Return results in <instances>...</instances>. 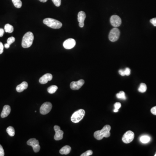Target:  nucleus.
<instances>
[{"label":"nucleus","instance_id":"1","mask_svg":"<svg viewBox=\"0 0 156 156\" xmlns=\"http://www.w3.org/2000/svg\"><path fill=\"white\" fill-rule=\"evenodd\" d=\"M34 39V36L32 33L31 32L26 33L22 39L21 43L22 47L24 48L30 47L32 45Z\"/></svg>","mask_w":156,"mask_h":156},{"label":"nucleus","instance_id":"2","mask_svg":"<svg viewBox=\"0 0 156 156\" xmlns=\"http://www.w3.org/2000/svg\"><path fill=\"white\" fill-rule=\"evenodd\" d=\"M43 22L45 25H47L48 27L53 29H59L62 27V23L51 18H47L43 20Z\"/></svg>","mask_w":156,"mask_h":156},{"label":"nucleus","instance_id":"3","mask_svg":"<svg viewBox=\"0 0 156 156\" xmlns=\"http://www.w3.org/2000/svg\"><path fill=\"white\" fill-rule=\"evenodd\" d=\"M85 115V111L83 109H79L72 114L71 121L74 123H77L83 119Z\"/></svg>","mask_w":156,"mask_h":156},{"label":"nucleus","instance_id":"4","mask_svg":"<svg viewBox=\"0 0 156 156\" xmlns=\"http://www.w3.org/2000/svg\"><path fill=\"white\" fill-rule=\"evenodd\" d=\"M120 35V31L119 29L117 27L113 28L110 31L109 33V39L112 42L116 41L119 39Z\"/></svg>","mask_w":156,"mask_h":156},{"label":"nucleus","instance_id":"5","mask_svg":"<svg viewBox=\"0 0 156 156\" xmlns=\"http://www.w3.org/2000/svg\"><path fill=\"white\" fill-rule=\"evenodd\" d=\"M134 137V133L131 131H128L125 133L122 137V141L125 144H129L132 142Z\"/></svg>","mask_w":156,"mask_h":156},{"label":"nucleus","instance_id":"6","mask_svg":"<svg viewBox=\"0 0 156 156\" xmlns=\"http://www.w3.org/2000/svg\"><path fill=\"white\" fill-rule=\"evenodd\" d=\"M52 108V105L50 102H46L42 105L40 108V113L42 115H46L50 112Z\"/></svg>","mask_w":156,"mask_h":156},{"label":"nucleus","instance_id":"7","mask_svg":"<svg viewBox=\"0 0 156 156\" xmlns=\"http://www.w3.org/2000/svg\"><path fill=\"white\" fill-rule=\"evenodd\" d=\"M111 24L115 27H119L121 24V18L118 15H114L111 17Z\"/></svg>","mask_w":156,"mask_h":156},{"label":"nucleus","instance_id":"8","mask_svg":"<svg viewBox=\"0 0 156 156\" xmlns=\"http://www.w3.org/2000/svg\"><path fill=\"white\" fill-rule=\"evenodd\" d=\"M76 44V42L75 40L72 38H69L66 40L64 42L63 46L65 49L67 50H70L72 49Z\"/></svg>","mask_w":156,"mask_h":156},{"label":"nucleus","instance_id":"9","mask_svg":"<svg viewBox=\"0 0 156 156\" xmlns=\"http://www.w3.org/2000/svg\"><path fill=\"white\" fill-rule=\"evenodd\" d=\"M85 83L84 80H80L77 82L73 81L70 83V88L72 90H76L79 89Z\"/></svg>","mask_w":156,"mask_h":156},{"label":"nucleus","instance_id":"10","mask_svg":"<svg viewBox=\"0 0 156 156\" xmlns=\"http://www.w3.org/2000/svg\"><path fill=\"white\" fill-rule=\"evenodd\" d=\"M86 18V14L83 11H80L78 14V21L79 22V26L81 28L84 26V21Z\"/></svg>","mask_w":156,"mask_h":156},{"label":"nucleus","instance_id":"11","mask_svg":"<svg viewBox=\"0 0 156 156\" xmlns=\"http://www.w3.org/2000/svg\"><path fill=\"white\" fill-rule=\"evenodd\" d=\"M53 79V75L51 74L46 73L43 75L40 78L39 82L42 84H45L48 83V81H51Z\"/></svg>","mask_w":156,"mask_h":156},{"label":"nucleus","instance_id":"12","mask_svg":"<svg viewBox=\"0 0 156 156\" xmlns=\"http://www.w3.org/2000/svg\"><path fill=\"white\" fill-rule=\"evenodd\" d=\"M111 129V127L110 125H105L102 130H100V132L104 137H108L110 136L111 134L110 131Z\"/></svg>","mask_w":156,"mask_h":156},{"label":"nucleus","instance_id":"13","mask_svg":"<svg viewBox=\"0 0 156 156\" xmlns=\"http://www.w3.org/2000/svg\"><path fill=\"white\" fill-rule=\"evenodd\" d=\"M11 108L10 106L8 105H5L3 107V110L1 113V117L2 118H6L10 113Z\"/></svg>","mask_w":156,"mask_h":156},{"label":"nucleus","instance_id":"14","mask_svg":"<svg viewBox=\"0 0 156 156\" xmlns=\"http://www.w3.org/2000/svg\"><path fill=\"white\" fill-rule=\"evenodd\" d=\"M28 83L26 82H23L21 84L18 85L16 87L17 91L18 92H21L26 89L28 87Z\"/></svg>","mask_w":156,"mask_h":156},{"label":"nucleus","instance_id":"15","mask_svg":"<svg viewBox=\"0 0 156 156\" xmlns=\"http://www.w3.org/2000/svg\"><path fill=\"white\" fill-rule=\"evenodd\" d=\"M71 150V147L68 145H66L62 147L59 150V153L61 154H68Z\"/></svg>","mask_w":156,"mask_h":156},{"label":"nucleus","instance_id":"16","mask_svg":"<svg viewBox=\"0 0 156 156\" xmlns=\"http://www.w3.org/2000/svg\"><path fill=\"white\" fill-rule=\"evenodd\" d=\"M27 144L28 145L32 146L33 147L34 146H36L37 145L39 144V142L36 139L31 138L28 140L27 142Z\"/></svg>","mask_w":156,"mask_h":156},{"label":"nucleus","instance_id":"17","mask_svg":"<svg viewBox=\"0 0 156 156\" xmlns=\"http://www.w3.org/2000/svg\"><path fill=\"white\" fill-rule=\"evenodd\" d=\"M63 135H64V131L62 130H60L59 131L56 132V134L54 135V139L56 141H59L62 140L63 138Z\"/></svg>","mask_w":156,"mask_h":156},{"label":"nucleus","instance_id":"18","mask_svg":"<svg viewBox=\"0 0 156 156\" xmlns=\"http://www.w3.org/2000/svg\"><path fill=\"white\" fill-rule=\"evenodd\" d=\"M140 141L143 144L148 143L150 141V137L148 135H143L141 137Z\"/></svg>","mask_w":156,"mask_h":156},{"label":"nucleus","instance_id":"19","mask_svg":"<svg viewBox=\"0 0 156 156\" xmlns=\"http://www.w3.org/2000/svg\"><path fill=\"white\" fill-rule=\"evenodd\" d=\"M13 27L10 24H6L5 26V30L6 32L11 33L13 31Z\"/></svg>","mask_w":156,"mask_h":156},{"label":"nucleus","instance_id":"20","mask_svg":"<svg viewBox=\"0 0 156 156\" xmlns=\"http://www.w3.org/2000/svg\"><path fill=\"white\" fill-rule=\"evenodd\" d=\"M147 87L146 84L144 83H142L140 84V86L139 87L138 91L140 92L144 93L147 91Z\"/></svg>","mask_w":156,"mask_h":156},{"label":"nucleus","instance_id":"21","mask_svg":"<svg viewBox=\"0 0 156 156\" xmlns=\"http://www.w3.org/2000/svg\"><path fill=\"white\" fill-rule=\"evenodd\" d=\"M7 132L11 137H13L15 135V130L13 127L9 126L7 129Z\"/></svg>","mask_w":156,"mask_h":156},{"label":"nucleus","instance_id":"22","mask_svg":"<svg viewBox=\"0 0 156 156\" xmlns=\"http://www.w3.org/2000/svg\"><path fill=\"white\" fill-rule=\"evenodd\" d=\"M94 136L95 137V138L96 139L98 140H101L104 137L102 134L100 132V130L96 131L94 134Z\"/></svg>","mask_w":156,"mask_h":156},{"label":"nucleus","instance_id":"23","mask_svg":"<svg viewBox=\"0 0 156 156\" xmlns=\"http://www.w3.org/2000/svg\"><path fill=\"white\" fill-rule=\"evenodd\" d=\"M58 87L56 85H52L50 87H49L47 91L50 94H53L54 93L56 90H57Z\"/></svg>","mask_w":156,"mask_h":156},{"label":"nucleus","instance_id":"24","mask_svg":"<svg viewBox=\"0 0 156 156\" xmlns=\"http://www.w3.org/2000/svg\"><path fill=\"white\" fill-rule=\"evenodd\" d=\"M14 6L18 8H20L22 7V3L21 0H12Z\"/></svg>","mask_w":156,"mask_h":156},{"label":"nucleus","instance_id":"25","mask_svg":"<svg viewBox=\"0 0 156 156\" xmlns=\"http://www.w3.org/2000/svg\"><path fill=\"white\" fill-rule=\"evenodd\" d=\"M116 97L118 99H126L125 93L123 91H120L119 93L116 94Z\"/></svg>","mask_w":156,"mask_h":156},{"label":"nucleus","instance_id":"26","mask_svg":"<svg viewBox=\"0 0 156 156\" xmlns=\"http://www.w3.org/2000/svg\"><path fill=\"white\" fill-rule=\"evenodd\" d=\"M15 40V38L13 37H10L8 38L7 40V43L9 44L10 45L14 42Z\"/></svg>","mask_w":156,"mask_h":156},{"label":"nucleus","instance_id":"27","mask_svg":"<svg viewBox=\"0 0 156 156\" xmlns=\"http://www.w3.org/2000/svg\"><path fill=\"white\" fill-rule=\"evenodd\" d=\"M93 152L91 150H88L82 154L81 155V156H89L92 154Z\"/></svg>","mask_w":156,"mask_h":156},{"label":"nucleus","instance_id":"28","mask_svg":"<svg viewBox=\"0 0 156 156\" xmlns=\"http://www.w3.org/2000/svg\"><path fill=\"white\" fill-rule=\"evenodd\" d=\"M53 4L56 7H59L61 4V0H52Z\"/></svg>","mask_w":156,"mask_h":156},{"label":"nucleus","instance_id":"29","mask_svg":"<svg viewBox=\"0 0 156 156\" xmlns=\"http://www.w3.org/2000/svg\"><path fill=\"white\" fill-rule=\"evenodd\" d=\"M33 149L35 153H37V152H38L40 151V145L38 144V145H37L36 146L33 147Z\"/></svg>","mask_w":156,"mask_h":156},{"label":"nucleus","instance_id":"30","mask_svg":"<svg viewBox=\"0 0 156 156\" xmlns=\"http://www.w3.org/2000/svg\"><path fill=\"white\" fill-rule=\"evenodd\" d=\"M115 109L118 110L121 107V104L120 102H116L114 105Z\"/></svg>","mask_w":156,"mask_h":156},{"label":"nucleus","instance_id":"31","mask_svg":"<svg viewBox=\"0 0 156 156\" xmlns=\"http://www.w3.org/2000/svg\"><path fill=\"white\" fill-rule=\"evenodd\" d=\"M124 73L125 75L127 76H128L130 75L131 74V70L129 68H126L124 70Z\"/></svg>","mask_w":156,"mask_h":156},{"label":"nucleus","instance_id":"32","mask_svg":"<svg viewBox=\"0 0 156 156\" xmlns=\"http://www.w3.org/2000/svg\"><path fill=\"white\" fill-rule=\"evenodd\" d=\"M5 156V152L2 146L0 144V156Z\"/></svg>","mask_w":156,"mask_h":156},{"label":"nucleus","instance_id":"33","mask_svg":"<svg viewBox=\"0 0 156 156\" xmlns=\"http://www.w3.org/2000/svg\"><path fill=\"white\" fill-rule=\"evenodd\" d=\"M4 46H3V43L1 42H0V54L3 53L4 52Z\"/></svg>","mask_w":156,"mask_h":156},{"label":"nucleus","instance_id":"34","mask_svg":"<svg viewBox=\"0 0 156 156\" xmlns=\"http://www.w3.org/2000/svg\"><path fill=\"white\" fill-rule=\"evenodd\" d=\"M150 22L154 26L156 27V18H153L150 20Z\"/></svg>","mask_w":156,"mask_h":156},{"label":"nucleus","instance_id":"35","mask_svg":"<svg viewBox=\"0 0 156 156\" xmlns=\"http://www.w3.org/2000/svg\"><path fill=\"white\" fill-rule=\"evenodd\" d=\"M150 111H151V112L153 114V115H156V106L152 107Z\"/></svg>","mask_w":156,"mask_h":156},{"label":"nucleus","instance_id":"36","mask_svg":"<svg viewBox=\"0 0 156 156\" xmlns=\"http://www.w3.org/2000/svg\"><path fill=\"white\" fill-rule=\"evenodd\" d=\"M118 72H119V73L121 76H124L125 75V73H124V70H123V69H120L119 71H118Z\"/></svg>","mask_w":156,"mask_h":156},{"label":"nucleus","instance_id":"37","mask_svg":"<svg viewBox=\"0 0 156 156\" xmlns=\"http://www.w3.org/2000/svg\"><path fill=\"white\" fill-rule=\"evenodd\" d=\"M54 129L55 132H57V131H59L60 130V128L58 125H55L54 127Z\"/></svg>","mask_w":156,"mask_h":156},{"label":"nucleus","instance_id":"38","mask_svg":"<svg viewBox=\"0 0 156 156\" xmlns=\"http://www.w3.org/2000/svg\"><path fill=\"white\" fill-rule=\"evenodd\" d=\"M5 33V30L2 28H0V37H3Z\"/></svg>","mask_w":156,"mask_h":156},{"label":"nucleus","instance_id":"39","mask_svg":"<svg viewBox=\"0 0 156 156\" xmlns=\"http://www.w3.org/2000/svg\"><path fill=\"white\" fill-rule=\"evenodd\" d=\"M10 45L9 44H8L7 43L6 44H5L4 47H5V48H6V49H8L9 47H10Z\"/></svg>","mask_w":156,"mask_h":156},{"label":"nucleus","instance_id":"40","mask_svg":"<svg viewBox=\"0 0 156 156\" xmlns=\"http://www.w3.org/2000/svg\"><path fill=\"white\" fill-rule=\"evenodd\" d=\"M40 2H43V3H45L47 2L48 0H38Z\"/></svg>","mask_w":156,"mask_h":156},{"label":"nucleus","instance_id":"41","mask_svg":"<svg viewBox=\"0 0 156 156\" xmlns=\"http://www.w3.org/2000/svg\"><path fill=\"white\" fill-rule=\"evenodd\" d=\"M154 156H156V154H155L154 155Z\"/></svg>","mask_w":156,"mask_h":156}]
</instances>
